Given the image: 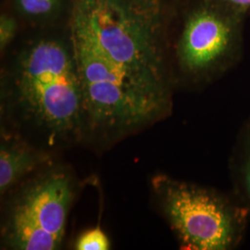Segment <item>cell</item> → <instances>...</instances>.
<instances>
[{"label":"cell","instance_id":"cell-1","mask_svg":"<svg viewBox=\"0 0 250 250\" xmlns=\"http://www.w3.org/2000/svg\"><path fill=\"white\" fill-rule=\"evenodd\" d=\"M72 53L80 75L83 115L100 128L125 131L166 115L167 87L154 84L119 66L89 34L72 22Z\"/></svg>","mask_w":250,"mask_h":250},{"label":"cell","instance_id":"cell-2","mask_svg":"<svg viewBox=\"0 0 250 250\" xmlns=\"http://www.w3.org/2000/svg\"><path fill=\"white\" fill-rule=\"evenodd\" d=\"M160 15V0H75L72 22L85 30L119 66L167 87Z\"/></svg>","mask_w":250,"mask_h":250},{"label":"cell","instance_id":"cell-3","mask_svg":"<svg viewBox=\"0 0 250 250\" xmlns=\"http://www.w3.org/2000/svg\"><path fill=\"white\" fill-rule=\"evenodd\" d=\"M161 209L184 249L236 250L250 213L232 192L200 187L161 174L152 180Z\"/></svg>","mask_w":250,"mask_h":250},{"label":"cell","instance_id":"cell-4","mask_svg":"<svg viewBox=\"0 0 250 250\" xmlns=\"http://www.w3.org/2000/svg\"><path fill=\"white\" fill-rule=\"evenodd\" d=\"M16 90L29 117L55 135L71 133L83 116L82 83L72 50L56 41H40L22 55Z\"/></svg>","mask_w":250,"mask_h":250},{"label":"cell","instance_id":"cell-5","mask_svg":"<svg viewBox=\"0 0 250 250\" xmlns=\"http://www.w3.org/2000/svg\"><path fill=\"white\" fill-rule=\"evenodd\" d=\"M72 197V182L62 173L51 174L27 189L9 217L10 246L21 250H56L62 241Z\"/></svg>","mask_w":250,"mask_h":250},{"label":"cell","instance_id":"cell-6","mask_svg":"<svg viewBox=\"0 0 250 250\" xmlns=\"http://www.w3.org/2000/svg\"><path fill=\"white\" fill-rule=\"evenodd\" d=\"M232 27L213 12L202 10L188 21L179 45L185 70L200 73L224 62L233 48Z\"/></svg>","mask_w":250,"mask_h":250},{"label":"cell","instance_id":"cell-7","mask_svg":"<svg viewBox=\"0 0 250 250\" xmlns=\"http://www.w3.org/2000/svg\"><path fill=\"white\" fill-rule=\"evenodd\" d=\"M228 164L232 193L250 213V110L237 132Z\"/></svg>","mask_w":250,"mask_h":250},{"label":"cell","instance_id":"cell-8","mask_svg":"<svg viewBox=\"0 0 250 250\" xmlns=\"http://www.w3.org/2000/svg\"><path fill=\"white\" fill-rule=\"evenodd\" d=\"M44 157L21 144H1L0 191L4 194L27 173L36 169Z\"/></svg>","mask_w":250,"mask_h":250},{"label":"cell","instance_id":"cell-9","mask_svg":"<svg viewBox=\"0 0 250 250\" xmlns=\"http://www.w3.org/2000/svg\"><path fill=\"white\" fill-rule=\"evenodd\" d=\"M109 246L107 235L99 227H96L81 235L76 242L75 249L78 250H109Z\"/></svg>","mask_w":250,"mask_h":250},{"label":"cell","instance_id":"cell-10","mask_svg":"<svg viewBox=\"0 0 250 250\" xmlns=\"http://www.w3.org/2000/svg\"><path fill=\"white\" fill-rule=\"evenodd\" d=\"M57 0H18L21 9L30 15H43L50 12Z\"/></svg>","mask_w":250,"mask_h":250},{"label":"cell","instance_id":"cell-11","mask_svg":"<svg viewBox=\"0 0 250 250\" xmlns=\"http://www.w3.org/2000/svg\"><path fill=\"white\" fill-rule=\"evenodd\" d=\"M15 21L13 19L9 18L6 15L1 17V26H0V45L3 49L9 44L15 33Z\"/></svg>","mask_w":250,"mask_h":250},{"label":"cell","instance_id":"cell-12","mask_svg":"<svg viewBox=\"0 0 250 250\" xmlns=\"http://www.w3.org/2000/svg\"><path fill=\"white\" fill-rule=\"evenodd\" d=\"M225 1H228L232 4L237 5V6H241V7L250 6V0H225Z\"/></svg>","mask_w":250,"mask_h":250}]
</instances>
